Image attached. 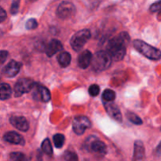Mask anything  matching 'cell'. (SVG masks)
<instances>
[{
    "instance_id": "obj_20",
    "label": "cell",
    "mask_w": 161,
    "mask_h": 161,
    "mask_svg": "<svg viewBox=\"0 0 161 161\" xmlns=\"http://www.w3.org/2000/svg\"><path fill=\"white\" fill-rule=\"evenodd\" d=\"M41 149L43 151V153H45L47 155L51 156L53 154V148H52L51 143H50V141L49 138H46L42 142V145H41Z\"/></svg>"
},
{
    "instance_id": "obj_23",
    "label": "cell",
    "mask_w": 161,
    "mask_h": 161,
    "mask_svg": "<svg viewBox=\"0 0 161 161\" xmlns=\"http://www.w3.org/2000/svg\"><path fill=\"white\" fill-rule=\"evenodd\" d=\"M9 158L12 161H28L26 156L22 153L19 152H14L10 153Z\"/></svg>"
},
{
    "instance_id": "obj_12",
    "label": "cell",
    "mask_w": 161,
    "mask_h": 161,
    "mask_svg": "<svg viewBox=\"0 0 161 161\" xmlns=\"http://www.w3.org/2000/svg\"><path fill=\"white\" fill-rule=\"evenodd\" d=\"M9 122L17 130L21 131H27L29 128V124L24 116H13L9 118Z\"/></svg>"
},
{
    "instance_id": "obj_19",
    "label": "cell",
    "mask_w": 161,
    "mask_h": 161,
    "mask_svg": "<svg viewBox=\"0 0 161 161\" xmlns=\"http://www.w3.org/2000/svg\"><path fill=\"white\" fill-rule=\"evenodd\" d=\"M116 98V93L110 89H106L104 91L103 94H102V99L103 101L106 102H113Z\"/></svg>"
},
{
    "instance_id": "obj_5",
    "label": "cell",
    "mask_w": 161,
    "mask_h": 161,
    "mask_svg": "<svg viewBox=\"0 0 161 161\" xmlns=\"http://www.w3.org/2000/svg\"><path fill=\"white\" fill-rule=\"evenodd\" d=\"M85 145L90 151L97 155L105 156L107 153L106 145L94 136H90L85 142Z\"/></svg>"
},
{
    "instance_id": "obj_18",
    "label": "cell",
    "mask_w": 161,
    "mask_h": 161,
    "mask_svg": "<svg viewBox=\"0 0 161 161\" xmlns=\"http://www.w3.org/2000/svg\"><path fill=\"white\" fill-rule=\"evenodd\" d=\"M71 60H72V58H71V54L69 52H61L58 56V63L62 68L68 67L70 64Z\"/></svg>"
},
{
    "instance_id": "obj_27",
    "label": "cell",
    "mask_w": 161,
    "mask_h": 161,
    "mask_svg": "<svg viewBox=\"0 0 161 161\" xmlns=\"http://www.w3.org/2000/svg\"><path fill=\"white\" fill-rule=\"evenodd\" d=\"M20 7V0H13L12 5L10 7V13L13 15H15L18 13Z\"/></svg>"
},
{
    "instance_id": "obj_7",
    "label": "cell",
    "mask_w": 161,
    "mask_h": 161,
    "mask_svg": "<svg viewBox=\"0 0 161 161\" xmlns=\"http://www.w3.org/2000/svg\"><path fill=\"white\" fill-rule=\"evenodd\" d=\"M35 83L32 80L30 79H20L14 86V96L15 97H20L24 94L30 92L34 87Z\"/></svg>"
},
{
    "instance_id": "obj_13",
    "label": "cell",
    "mask_w": 161,
    "mask_h": 161,
    "mask_svg": "<svg viewBox=\"0 0 161 161\" xmlns=\"http://www.w3.org/2000/svg\"><path fill=\"white\" fill-rule=\"evenodd\" d=\"M91 58H92V53H91V52L87 50H83L79 55L78 59H77L78 66L80 69H86L91 64Z\"/></svg>"
},
{
    "instance_id": "obj_26",
    "label": "cell",
    "mask_w": 161,
    "mask_h": 161,
    "mask_svg": "<svg viewBox=\"0 0 161 161\" xmlns=\"http://www.w3.org/2000/svg\"><path fill=\"white\" fill-rule=\"evenodd\" d=\"M88 91H89L90 95L92 96V97H96V96L98 95L99 92H100V87H99L98 85L93 84L90 86Z\"/></svg>"
},
{
    "instance_id": "obj_31",
    "label": "cell",
    "mask_w": 161,
    "mask_h": 161,
    "mask_svg": "<svg viewBox=\"0 0 161 161\" xmlns=\"http://www.w3.org/2000/svg\"><path fill=\"white\" fill-rule=\"evenodd\" d=\"M30 1H31V2H36V1H37V0H30Z\"/></svg>"
},
{
    "instance_id": "obj_16",
    "label": "cell",
    "mask_w": 161,
    "mask_h": 161,
    "mask_svg": "<svg viewBox=\"0 0 161 161\" xmlns=\"http://www.w3.org/2000/svg\"><path fill=\"white\" fill-rule=\"evenodd\" d=\"M145 160V147L142 142L135 141L134 148V161Z\"/></svg>"
},
{
    "instance_id": "obj_22",
    "label": "cell",
    "mask_w": 161,
    "mask_h": 161,
    "mask_svg": "<svg viewBox=\"0 0 161 161\" xmlns=\"http://www.w3.org/2000/svg\"><path fill=\"white\" fill-rule=\"evenodd\" d=\"M53 143H54L55 147L58 148V149H60V148L64 146V136L61 134H56V135H53Z\"/></svg>"
},
{
    "instance_id": "obj_10",
    "label": "cell",
    "mask_w": 161,
    "mask_h": 161,
    "mask_svg": "<svg viewBox=\"0 0 161 161\" xmlns=\"http://www.w3.org/2000/svg\"><path fill=\"white\" fill-rule=\"evenodd\" d=\"M21 63L12 60L3 68L2 72L5 76L8 77V78H13L19 73L20 69H21Z\"/></svg>"
},
{
    "instance_id": "obj_1",
    "label": "cell",
    "mask_w": 161,
    "mask_h": 161,
    "mask_svg": "<svg viewBox=\"0 0 161 161\" xmlns=\"http://www.w3.org/2000/svg\"><path fill=\"white\" fill-rule=\"evenodd\" d=\"M130 42V36L127 32H121L109 40L107 45V53L112 59L119 61L125 57L127 47Z\"/></svg>"
},
{
    "instance_id": "obj_9",
    "label": "cell",
    "mask_w": 161,
    "mask_h": 161,
    "mask_svg": "<svg viewBox=\"0 0 161 161\" xmlns=\"http://www.w3.org/2000/svg\"><path fill=\"white\" fill-rule=\"evenodd\" d=\"M32 96L35 100L41 101L43 102H48L50 100V93L47 88L41 85L35 84L32 88Z\"/></svg>"
},
{
    "instance_id": "obj_14",
    "label": "cell",
    "mask_w": 161,
    "mask_h": 161,
    "mask_svg": "<svg viewBox=\"0 0 161 161\" xmlns=\"http://www.w3.org/2000/svg\"><path fill=\"white\" fill-rule=\"evenodd\" d=\"M63 50V44L58 39H53L50 40L46 48V53L48 57H52Z\"/></svg>"
},
{
    "instance_id": "obj_28",
    "label": "cell",
    "mask_w": 161,
    "mask_h": 161,
    "mask_svg": "<svg viewBox=\"0 0 161 161\" xmlns=\"http://www.w3.org/2000/svg\"><path fill=\"white\" fill-rule=\"evenodd\" d=\"M8 52L6 50H0V67L3 65L6 61L8 57Z\"/></svg>"
},
{
    "instance_id": "obj_6",
    "label": "cell",
    "mask_w": 161,
    "mask_h": 161,
    "mask_svg": "<svg viewBox=\"0 0 161 161\" xmlns=\"http://www.w3.org/2000/svg\"><path fill=\"white\" fill-rule=\"evenodd\" d=\"M91 122L86 116H75L72 121V129L76 135H81L86 131V130L91 128Z\"/></svg>"
},
{
    "instance_id": "obj_11",
    "label": "cell",
    "mask_w": 161,
    "mask_h": 161,
    "mask_svg": "<svg viewBox=\"0 0 161 161\" xmlns=\"http://www.w3.org/2000/svg\"><path fill=\"white\" fill-rule=\"evenodd\" d=\"M104 106H105V110H106L107 113H108L110 117L113 118L114 120L117 121V122H122V114H121V112L119 110V107L116 104L113 103L112 102H105Z\"/></svg>"
},
{
    "instance_id": "obj_15",
    "label": "cell",
    "mask_w": 161,
    "mask_h": 161,
    "mask_svg": "<svg viewBox=\"0 0 161 161\" xmlns=\"http://www.w3.org/2000/svg\"><path fill=\"white\" fill-rule=\"evenodd\" d=\"M3 139L11 144L20 145V146L25 145V139L23 137L15 131H9L6 133L3 136Z\"/></svg>"
},
{
    "instance_id": "obj_30",
    "label": "cell",
    "mask_w": 161,
    "mask_h": 161,
    "mask_svg": "<svg viewBox=\"0 0 161 161\" xmlns=\"http://www.w3.org/2000/svg\"><path fill=\"white\" fill-rule=\"evenodd\" d=\"M6 17H7V14H6V10L0 6V23L4 21Z\"/></svg>"
},
{
    "instance_id": "obj_2",
    "label": "cell",
    "mask_w": 161,
    "mask_h": 161,
    "mask_svg": "<svg viewBox=\"0 0 161 161\" xmlns=\"http://www.w3.org/2000/svg\"><path fill=\"white\" fill-rule=\"evenodd\" d=\"M112 58L106 51L97 52L95 54L92 55L91 58V67L96 72H103L110 67L112 64Z\"/></svg>"
},
{
    "instance_id": "obj_8",
    "label": "cell",
    "mask_w": 161,
    "mask_h": 161,
    "mask_svg": "<svg viewBox=\"0 0 161 161\" xmlns=\"http://www.w3.org/2000/svg\"><path fill=\"white\" fill-rule=\"evenodd\" d=\"M75 14V7L73 3L70 2H62L58 6L57 15L61 19H68Z\"/></svg>"
},
{
    "instance_id": "obj_24",
    "label": "cell",
    "mask_w": 161,
    "mask_h": 161,
    "mask_svg": "<svg viewBox=\"0 0 161 161\" xmlns=\"http://www.w3.org/2000/svg\"><path fill=\"white\" fill-rule=\"evenodd\" d=\"M64 159L65 161H78V156L72 151H66L64 154Z\"/></svg>"
},
{
    "instance_id": "obj_25",
    "label": "cell",
    "mask_w": 161,
    "mask_h": 161,
    "mask_svg": "<svg viewBox=\"0 0 161 161\" xmlns=\"http://www.w3.org/2000/svg\"><path fill=\"white\" fill-rule=\"evenodd\" d=\"M38 27V22L35 18H31L27 20L25 24V28L28 30H33L36 29Z\"/></svg>"
},
{
    "instance_id": "obj_3",
    "label": "cell",
    "mask_w": 161,
    "mask_h": 161,
    "mask_svg": "<svg viewBox=\"0 0 161 161\" xmlns=\"http://www.w3.org/2000/svg\"><path fill=\"white\" fill-rule=\"evenodd\" d=\"M133 46L136 50L144 55L146 58L153 61H158L160 59L161 52L159 49L146 43L141 39H136L133 42Z\"/></svg>"
},
{
    "instance_id": "obj_21",
    "label": "cell",
    "mask_w": 161,
    "mask_h": 161,
    "mask_svg": "<svg viewBox=\"0 0 161 161\" xmlns=\"http://www.w3.org/2000/svg\"><path fill=\"white\" fill-rule=\"evenodd\" d=\"M126 116H127L128 120H130L132 124H135V125H141V124H142V120L141 119V118L138 115L135 114V113H131V112H127Z\"/></svg>"
},
{
    "instance_id": "obj_29",
    "label": "cell",
    "mask_w": 161,
    "mask_h": 161,
    "mask_svg": "<svg viewBox=\"0 0 161 161\" xmlns=\"http://www.w3.org/2000/svg\"><path fill=\"white\" fill-rule=\"evenodd\" d=\"M150 10L152 12H159L160 10V1H157V3H153L152 6H150Z\"/></svg>"
},
{
    "instance_id": "obj_4",
    "label": "cell",
    "mask_w": 161,
    "mask_h": 161,
    "mask_svg": "<svg viewBox=\"0 0 161 161\" xmlns=\"http://www.w3.org/2000/svg\"><path fill=\"white\" fill-rule=\"evenodd\" d=\"M91 33L89 29H82L75 32L70 40V45L75 51H80L87 41L91 39Z\"/></svg>"
},
{
    "instance_id": "obj_17",
    "label": "cell",
    "mask_w": 161,
    "mask_h": 161,
    "mask_svg": "<svg viewBox=\"0 0 161 161\" xmlns=\"http://www.w3.org/2000/svg\"><path fill=\"white\" fill-rule=\"evenodd\" d=\"M12 89L8 83H3L0 84V100H7L11 97Z\"/></svg>"
}]
</instances>
